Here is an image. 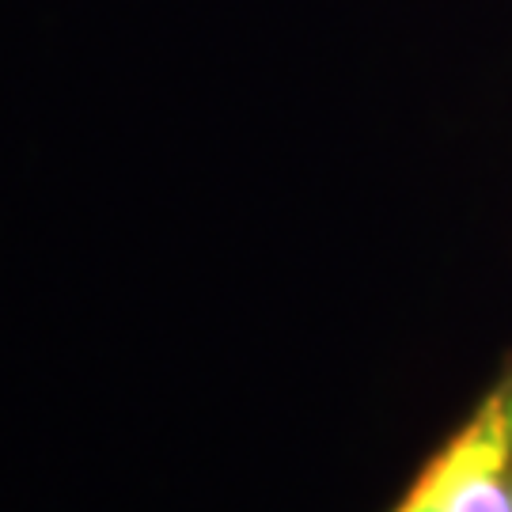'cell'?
Listing matches in <instances>:
<instances>
[{
    "label": "cell",
    "mask_w": 512,
    "mask_h": 512,
    "mask_svg": "<svg viewBox=\"0 0 512 512\" xmlns=\"http://www.w3.org/2000/svg\"><path fill=\"white\" fill-rule=\"evenodd\" d=\"M391 512H512V361Z\"/></svg>",
    "instance_id": "1"
}]
</instances>
